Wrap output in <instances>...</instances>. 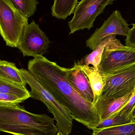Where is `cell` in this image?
I'll return each instance as SVG.
<instances>
[{
    "label": "cell",
    "instance_id": "8992f818",
    "mask_svg": "<svg viewBox=\"0 0 135 135\" xmlns=\"http://www.w3.org/2000/svg\"><path fill=\"white\" fill-rule=\"evenodd\" d=\"M116 0H81L74 10V16L68 23L70 34L79 30H90L94 27L97 17L104 12L105 7Z\"/></svg>",
    "mask_w": 135,
    "mask_h": 135
},
{
    "label": "cell",
    "instance_id": "7402d4cb",
    "mask_svg": "<svg viewBox=\"0 0 135 135\" xmlns=\"http://www.w3.org/2000/svg\"><path fill=\"white\" fill-rule=\"evenodd\" d=\"M132 27L129 29L125 40L127 46L135 48V23L132 24Z\"/></svg>",
    "mask_w": 135,
    "mask_h": 135
},
{
    "label": "cell",
    "instance_id": "9c48e42d",
    "mask_svg": "<svg viewBox=\"0 0 135 135\" xmlns=\"http://www.w3.org/2000/svg\"><path fill=\"white\" fill-rule=\"evenodd\" d=\"M130 29L128 24L123 18L120 12L115 10L102 26L97 28L86 40V46L93 50L100 42L109 36L118 35L127 37Z\"/></svg>",
    "mask_w": 135,
    "mask_h": 135
},
{
    "label": "cell",
    "instance_id": "cb8c5ba5",
    "mask_svg": "<svg viewBox=\"0 0 135 135\" xmlns=\"http://www.w3.org/2000/svg\"><path fill=\"white\" fill-rule=\"evenodd\" d=\"M56 135H65L63 134L62 133H61V132H58L57 133V134Z\"/></svg>",
    "mask_w": 135,
    "mask_h": 135
},
{
    "label": "cell",
    "instance_id": "277c9868",
    "mask_svg": "<svg viewBox=\"0 0 135 135\" xmlns=\"http://www.w3.org/2000/svg\"><path fill=\"white\" fill-rule=\"evenodd\" d=\"M113 35L105 47L98 71L112 74L135 65V48L123 45Z\"/></svg>",
    "mask_w": 135,
    "mask_h": 135
},
{
    "label": "cell",
    "instance_id": "44dd1931",
    "mask_svg": "<svg viewBox=\"0 0 135 135\" xmlns=\"http://www.w3.org/2000/svg\"><path fill=\"white\" fill-rule=\"evenodd\" d=\"M135 105V91L128 101L119 111L118 114H127L129 115Z\"/></svg>",
    "mask_w": 135,
    "mask_h": 135
},
{
    "label": "cell",
    "instance_id": "4fadbf2b",
    "mask_svg": "<svg viewBox=\"0 0 135 135\" xmlns=\"http://www.w3.org/2000/svg\"><path fill=\"white\" fill-rule=\"evenodd\" d=\"M0 77L23 86H26L20 69L14 63L0 60Z\"/></svg>",
    "mask_w": 135,
    "mask_h": 135
},
{
    "label": "cell",
    "instance_id": "603a6c76",
    "mask_svg": "<svg viewBox=\"0 0 135 135\" xmlns=\"http://www.w3.org/2000/svg\"><path fill=\"white\" fill-rule=\"evenodd\" d=\"M129 117L130 118L132 119V121H133V119L135 117V105L133 108V109L132 110L131 112L130 113V114L129 115ZM133 122V121H132Z\"/></svg>",
    "mask_w": 135,
    "mask_h": 135
},
{
    "label": "cell",
    "instance_id": "3957f363",
    "mask_svg": "<svg viewBox=\"0 0 135 135\" xmlns=\"http://www.w3.org/2000/svg\"><path fill=\"white\" fill-rule=\"evenodd\" d=\"M20 71L25 82L31 87L30 97L45 104L48 111L54 115L58 132L65 135H69L71 132L73 119L68 110L55 99L29 71L21 68Z\"/></svg>",
    "mask_w": 135,
    "mask_h": 135
},
{
    "label": "cell",
    "instance_id": "5b68a950",
    "mask_svg": "<svg viewBox=\"0 0 135 135\" xmlns=\"http://www.w3.org/2000/svg\"><path fill=\"white\" fill-rule=\"evenodd\" d=\"M28 21L10 0H0V35L6 46L17 47Z\"/></svg>",
    "mask_w": 135,
    "mask_h": 135
},
{
    "label": "cell",
    "instance_id": "d6986e66",
    "mask_svg": "<svg viewBox=\"0 0 135 135\" xmlns=\"http://www.w3.org/2000/svg\"><path fill=\"white\" fill-rule=\"evenodd\" d=\"M17 9L27 18L32 16L36 10L38 0H10Z\"/></svg>",
    "mask_w": 135,
    "mask_h": 135
},
{
    "label": "cell",
    "instance_id": "d4e9b609",
    "mask_svg": "<svg viewBox=\"0 0 135 135\" xmlns=\"http://www.w3.org/2000/svg\"><path fill=\"white\" fill-rule=\"evenodd\" d=\"M133 122H135V117L134 118V119H133Z\"/></svg>",
    "mask_w": 135,
    "mask_h": 135
},
{
    "label": "cell",
    "instance_id": "2e32d148",
    "mask_svg": "<svg viewBox=\"0 0 135 135\" xmlns=\"http://www.w3.org/2000/svg\"><path fill=\"white\" fill-rule=\"evenodd\" d=\"M0 93L12 94L23 98L25 100L31 97L26 86L9 81L0 77Z\"/></svg>",
    "mask_w": 135,
    "mask_h": 135
},
{
    "label": "cell",
    "instance_id": "e0dca14e",
    "mask_svg": "<svg viewBox=\"0 0 135 135\" xmlns=\"http://www.w3.org/2000/svg\"><path fill=\"white\" fill-rule=\"evenodd\" d=\"M132 122H133L129 115L117 114L101 120L92 131H96L107 128L128 124Z\"/></svg>",
    "mask_w": 135,
    "mask_h": 135
},
{
    "label": "cell",
    "instance_id": "8fae6325",
    "mask_svg": "<svg viewBox=\"0 0 135 135\" xmlns=\"http://www.w3.org/2000/svg\"><path fill=\"white\" fill-rule=\"evenodd\" d=\"M133 93L117 99L100 95L94 105L100 122L118 114L120 110L128 101Z\"/></svg>",
    "mask_w": 135,
    "mask_h": 135
},
{
    "label": "cell",
    "instance_id": "7c38bea8",
    "mask_svg": "<svg viewBox=\"0 0 135 135\" xmlns=\"http://www.w3.org/2000/svg\"><path fill=\"white\" fill-rule=\"evenodd\" d=\"M76 63L85 73L89 80L93 92L94 96L93 105H94L101 94L104 87L102 76L98 71V70L93 66L81 65L78 62Z\"/></svg>",
    "mask_w": 135,
    "mask_h": 135
},
{
    "label": "cell",
    "instance_id": "9a60e30c",
    "mask_svg": "<svg viewBox=\"0 0 135 135\" xmlns=\"http://www.w3.org/2000/svg\"><path fill=\"white\" fill-rule=\"evenodd\" d=\"M78 0H54L51 14L57 19L65 20L74 12Z\"/></svg>",
    "mask_w": 135,
    "mask_h": 135
},
{
    "label": "cell",
    "instance_id": "6da1fadb",
    "mask_svg": "<svg viewBox=\"0 0 135 135\" xmlns=\"http://www.w3.org/2000/svg\"><path fill=\"white\" fill-rule=\"evenodd\" d=\"M28 70L69 111L73 119L92 130L100 122L94 105L81 97L68 81L67 68L45 57L30 60Z\"/></svg>",
    "mask_w": 135,
    "mask_h": 135
},
{
    "label": "cell",
    "instance_id": "7a4b0ae2",
    "mask_svg": "<svg viewBox=\"0 0 135 135\" xmlns=\"http://www.w3.org/2000/svg\"><path fill=\"white\" fill-rule=\"evenodd\" d=\"M54 119L28 112L19 104L0 103V132L14 135H56Z\"/></svg>",
    "mask_w": 135,
    "mask_h": 135
},
{
    "label": "cell",
    "instance_id": "ba28073f",
    "mask_svg": "<svg viewBox=\"0 0 135 135\" xmlns=\"http://www.w3.org/2000/svg\"><path fill=\"white\" fill-rule=\"evenodd\" d=\"M50 40L34 21L25 27L19 39L17 48L23 56L40 57L46 53Z\"/></svg>",
    "mask_w": 135,
    "mask_h": 135
},
{
    "label": "cell",
    "instance_id": "30bf717a",
    "mask_svg": "<svg viewBox=\"0 0 135 135\" xmlns=\"http://www.w3.org/2000/svg\"><path fill=\"white\" fill-rule=\"evenodd\" d=\"M66 77L74 89L81 97L93 104L94 96L89 82L76 62L73 67L67 68Z\"/></svg>",
    "mask_w": 135,
    "mask_h": 135
},
{
    "label": "cell",
    "instance_id": "5bb4252c",
    "mask_svg": "<svg viewBox=\"0 0 135 135\" xmlns=\"http://www.w3.org/2000/svg\"><path fill=\"white\" fill-rule=\"evenodd\" d=\"M113 35L109 36L104 38L97 45L93 52L83 57L77 62L80 65L88 66L92 65L93 67L98 70L105 47Z\"/></svg>",
    "mask_w": 135,
    "mask_h": 135
},
{
    "label": "cell",
    "instance_id": "52a82bcc",
    "mask_svg": "<svg viewBox=\"0 0 135 135\" xmlns=\"http://www.w3.org/2000/svg\"><path fill=\"white\" fill-rule=\"evenodd\" d=\"M102 76L104 82L102 96L117 99L135 91V65L115 74Z\"/></svg>",
    "mask_w": 135,
    "mask_h": 135
},
{
    "label": "cell",
    "instance_id": "ac0fdd59",
    "mask_svg": "<svg viewBox=\"0 0 135 135\" xmlns=\"http://www.w3.org/2000/svg\"><path fill=\"white\" fill-rule=\"evenodd\" d=\"M93 132V135H135V122Z\"/></svg>",
    "mask_w": 135,
    "mask_h": 135
},
{
    "label": "cell",
    "instance_id": "ffe728a7",
    "mask_svg": "<svg viewBox=\"0 0 135 135\" xmlns=\"http://www.w3.org/2000/svg\"><path fill=\"white\" fill-rule=\"evenodd\" d=\"M25 100L23 98L6 94L0 93V103L4 104H19Z\"/></svg>",
    "mask_w": 135,
    "mask_h": 135
}]
</instances>
